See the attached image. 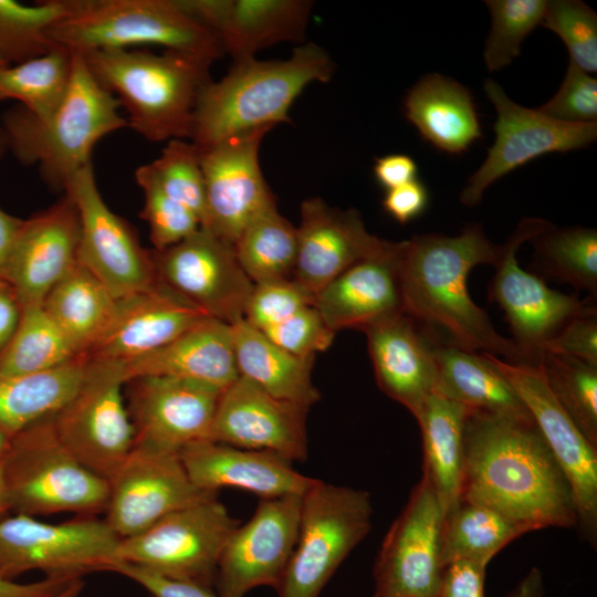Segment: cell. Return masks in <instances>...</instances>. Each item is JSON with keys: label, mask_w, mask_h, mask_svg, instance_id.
Wrapping results in <instances>:
<instances>
[{"label": "cell", "mask_w": 597, "mask_h": 597, "mask_svg": "<svg viewBox=\"0 0 597 597\" xmlns=\"http://www.w3.org/2000/svg\"><path fill=\"white\" fill-rule=\"evenodd\" d=\"M70 87L61 104L46 117L23 106L1 116L8 150L22 165H38L51 188L63 190L69 179L92 165L94 146L106 135L127 127L119 101L92 76L80 53L74 52Z\"/></svg>", "instance_id": "obj_5"}, {"label": "cell", "mask_w": 597, "mask_h": 597, "mask_svg": "<svg viewBox=\"0 0 597 597\" xmlns=\"http://www.w3.org/2000/svg\"><path fill=\"white\" fill-rule=\"evenodd\" d=\"M314 298L293 279L255 283L243 320L254 328L264 331L314 305Z\"/></svg>", "instance_id": "obj_48"}, {"label": "cell", "mask_w": 597, "mask_h": 597, "mask_svg": "<svg viewBox=\"0 0 597 597\" xmlns=\"http://www.w3.org/2000/svg\"><path fill=\"white\" fill-rule=\"evenodd\" d=\"M438 390L469 411L534 421L507 379L480 353L436 342Z\"/></svg>", "instance_id": "obj_32"}, {"label": "cell", "mask_w": 597, "mask_h": 597, "mask_svg": "<svg viewBox=\"0 0 597 597\" xmlns=\"http://www.w3.org/2000/svg\"><path fill=\"white\" fill-rule=\"evenodd\" d=\"M543 579L537 568H532L507 597H543Z\"/></svg>", "instance_id": "obj_59"}, {"label": "cell", "mask_w": 597, "mask_h": 597, "mask_svg": "<svg viewBox=\"0 0 597 597\" xmlns=\"http://www.w3.org/2000/svg\"><path fill=\"white\" fill-rule=\"evenodd\" d=\"M8 512H11L10 504L7 495L6 483L3 479L2 464L0 460V519L7 516Z\"/></svg>", "instance_id": "obj_60"}, {"label": "cell", "mask_w": 597, "mask_h": 597, "mask_svg": "<svg viewBox=\"0 0 597 597\" xmlns=\"http://www.w3.org/2000/svg\"><path fill=\"white\" fill-rule=\"evenodd\" d=\"M116 298L82 263L50 291L42 306L80 357L97 343L114 313Z\"/></svg>", "instance_id": "obj_35"}, {"label": "cell", "mask_w": 597, "mask_h": 597, "mask_svg": "<svg viewBox=\"0 0 597 597\" xmlns=\"http://www.w3.org/2000/svg\"><path fill=\"white\" fill-rule=\"evenodd\" d=\"M134 446L178 453L209 439L223 389L186 378L140 376L125 385Z\"/></svg>", "instance_id": "obj_20"}, {"label": "cell", "mask_w": 597, "mask_h": 597, "mask_svg": "<svg viewBox=\"0 0 597 597\" xmlns=\"http://www.w3.org/2000/svg\"><path fill=\"white\" fill-rule=\"evenodd\" d=\"M22 313V306L12 285L0 277V350L12 338Z\"/></svg>", "instance_id": "obj_57"}, {"label": "cell", "mask_w": 597, "mask_h": 597, "mask_svg": "<svg viewBox=\"0 0 597 597\" xmlns=\"http://www.w3.org/2000/svg\"><path fill=\"white\" fill-rule=\"evenodd\" d=\"M543 353L575 357L597 365V313L567 323L541 349Z\"/></svg>", "instance_id": "obj_51"}, {"label": "cell", "mask_w": 597, "mask_h": 597, "mask_svg": "<svg viewBox=\"0 0 597 597\" xmlns=\"http://www.w3.org/2000/svg\"><path fill=\"white\" fill-rule=\"evenodd\" d=\"M80 54L97 83L126 109L128 127L150 142L191 138L199 95L212 80V61L144 48Z\"/></svg>", "instance_id": "obj_3"}, {"label": "cell", "mask_w": 597, "mask_h": 597, "mask_svg": "<svg viewBox=\"0 0 597 597\" xmlns=\"http://www.w3.org/2000/svg\"><path fill=\"white\" fill-rule=\"evenodd\" d=\"M262 332L271 342L298 357H315L335 338L314 305L302 308L285 321Z\"/></svg>", "instance_id": "obj_50"}, {"label": "cell", "mask_w": 597, "mask_h": 597, "mask_svg": "<svg viewBox=\"0 0 597 597\" xmlns=\"http://www.w3.org/2000/svg\"><path fill=\"white\" fill-rule=\"evenodd\" d=\"M334 62L314 42L294 48L286 60L233 61L228 73L202 88L195 111L191 143L205 149L250 130L290 123L289 111L312 82H328Z\"/></svg>", "instance_id": "obj_4"}, {"label": "cell", "mask_w": 597, "mask_h": 597, "mask_svg": "<svg viewBox=\"0 0 597 597\" xmlns=\"http://www.w3.org/2000/svg\"><path fill=\"white\" fill-rule=\"evenodd\" d=\"M402 241L383 253L362 260L344 271L314 298L326 325L338 332L363 329L383 317L404 312L399 282Z\"/></svg>", "instance_id": "obj_29"}, {"label": "cell", "mask_w": 597, "mask_h": 597, "mask_svg": "<svg viewBox=\"0 0 597 597\" xmlns=\"http://www.w3.org/2000/svg\"><path fill=\"white\" fill-rule=\"evenodd\" d=\"M492 25L483 57L486 69L499 71L519 56L524 39L541 24L546 0H486Z\"/></svg>", "instance_id": "obj_45"}, {"label": "cell", "mask_w": 597, "mask_h": 597, "mask_svg": "<svg viewBox=\"0 0 597 597\" xmlns=\"http://www.w3.org/2000/svg\"><path fill=\"white\" fill-rule=\"evenodd\" d=\"M404 113L426 142L449 155L465 153L482 137L470 91L438 73L423 75L407 92Z\"/></svg>", "instance_id": "obj_31"}, {"label": "cell", "mask_w": 597, "mask_h": 597, "mask_svg": "<svg viewBox=\"0 0 597 597\" xmlns=\"http://www.w3.org/2000/svg\"><path fill=\"white\" fill-rule=\"evenodd\" d=\"M237 259L255 284L292 279L297 251L294 227L276 209V203L256 214L233 243Z\"/></svg>", "instance_id": "obj_38"}, {"label": "cell", "mask_w": 597, "mask_h": 597, "mask_svg": "<svg viewBox=\"0 0 597 597\" xmlns=\"http://www.w3.org/2000/svg\"><path fill=\"white\" fill-rule=\"evenodd\" d=\"M122 364L126 383L140 376H168L224 389L239 377L232 325L213 317L201 320L167 345Z\"/></svg>", "instance_id": "obj_30"}, {"label": "cell", "mask_w": 597, "mask_h": 597, "mask_svg": "<svg viewBox=\"0 0 597 597\" xmlns=\"http://www.w3.org/2000/svg\"><path fill=\"white\" fill-rule=\"evenodd\" d=\"M11 439L12 437L8 434L3 429L0 428V460L7 453L11 443Z\"/></svg>", "instance_id": "obj_61"}, {"label": "cell", "mask_w": 597, "mask_h": 597, "mask_svg": "<svg viewBox=\"0 0 597 597\" xmlns=\"http://www.w3.org/2000/svg\"><path fill=\"white\" fill-rule=\"evenodd\" d=\"M468 412L461 404L436 392L416 418L422 437V476L436 493L443 515L461 499Z\"/></svg>", "instance_id": "obj_33"}, {"label": "cell", "mask_w": 597, "mask_h": 597, "mask_svg": "<svg viewBox=\"0 0 597 597\" xmlns=\"http://www.w3.org/2000/svg\"><path fill=\"white\" fill-rule=\"evenodd\" d=\"M541 366L556 400L597 449V365L570 356L543 353Z\"/></svg>", "instance_id": "obj_43"}, {"label": "cell", "mask_w": 597, "mask_h": 597, "mask_svg": "<svg viewBox=\"0 0 597 597\" xmlns=\"http://www.w3.org/2000/svg\"><path fill=\"white\" fill-rule=\"evenodd\" d=\"M108 572L132 579L148 590L151 597H220L212 588L191 582L168 578L123 562H113Z\"/></svg>", "instance_id": "obj_52"}, {"label": "cell", "mask_w": 597, "mask_h": 597, "mask_svg": "<svg viewBox=\"0 0 597 597\" xmlns=\"http://www.w3.org/2000/svg\"><path fill=\"white\" fill-rule=\"evenodd\" d=\"M486 567L468 561L446 564L436 597H485Z\"/></svg>", "instance_id": "obj_53"}, {"label": "cell", "mask_w": 597, "mask_h": 597, "mask_svg": "<svg viewBox=\"0 0 597 597\" xmlns=\"http://www.w3.org/2000/svg\"><path fill=\"white\" fill-rule=\"evenodd\" d=\"M23 219L13 217L0 208V277H3L7 261Z\"/></svg>", "instance_id": "obj_58"}, {"label": "cell", "mask_w": 597, "mask_h": 597, "mask_svg": "<svg viewBox=\"0 0 597 597\" xmlns=\"http://www.w3.org/2000/svg\"><path fill=\"white\" fill-rule=\"evenodd\" d=\"M233 348L239 376L275 398L306 409L321 394L312 380L315 357H298L271 342L244 320L232 324Z\"/></svg>", "instance_id": "obj_34"}, {"label": "cell", "mask_w": 597, "mask_h": 597, "mask_svg": "<svg viewBox=\"0 0 597 597\" xmlns=\"http://www.w3.org/2000/svg\"><path fill=\"white\" fill-rule=\"evenodd\" d=\"M483 355L511 384L566 475L584 540L597 541V449L583 436L552 394L538 364L510 363Z\"/></svg>", "instance_id": "obj_13"}, {"label": "cell", "mask_w": 597, "mask_h": 597, "mask_svg": "<svg viewBox=\"0 0 597 597\" xmlns=\"http://www.w3.org/2000/svg\"><path fill=\"white\" fill-rule=\"evenodd\" d=\"M144 167L164 193L188 208L198 218L200 227L207 228L205 178L195 144L171 139L160 156Z\"/></svg>", "instance_id": "obj_44"}, {"label": "cell", "mask_w": 597, "mask_h": 597, "mask_svg": "<svg viewBox=\"0 0 597 597\" xmlns=\"http://www.w3.org/2000/svg\"><path fill=\"white\" fill-rule=\"evenodd\" d=\"M461 499L532 531L578 523L570 484L534 421L468 412Z\"/></svg>", "instance_id": "obj_1"}, {"label": "cell", "mask_w": 597, "mask_h": 597, "mask_svg": "<svg viewBox=\"0 0 597 597\" xmlns=\"http://www.w3.org/2000/svg\"><path fill=\"white\" fill-rule=\"evenodd\" d=\"M429 202L427 187L418 179L387 190L384 210L397 222L406 224L421 216Z\"/></svg>", "instance_id": "obj_54"}, {"label": "cell", "mask_w": 597, "mask_h": 597, "mask_svg": "<svg viewBox=\"0 0 597 597\" xmlns=\"http://www.w3.org/2000/svg\"><path fill=\"white\" fill-rule=\"evenodd\" d=\"M125 385L121 362H90L75 394L51 416L55 433L65 448L106 480L134 446Z\"/></svg>", "instance_id": "obj_12"}, {"label": "cell", "mask_w": 597, "mask_h": 597, "mask_svg": "<svg viewBox=\"0 0 597 597\" xmlns=\"http://www.w3.org/2000/svg\"><path fill=\"white\" fill-rule=\"evenodd\" d=\"M82 0H45L24 4L0 0V55L9 63H21L57 46L49 30L75 12Z\"/></svg>", "instance_id": "obj_42"}, {"label": "cell", "mask_w": 597, "mask_h": 597, "mask_svg": "<svg viewBox=\"0 0 597 597\" xmlns=\"http://www.w3.org/2000/svg\"><path fill=\"white\" fill-rule=\"evenodd\" d=\"M271 129L250 130L198 149L206 186V229L232 245L256 214L276 203L259 164L261 142Z\"/></svg>", "instance_id": "obj_21"}, {"label": "cell", "mask_w": 597, "mask_h": 597, "mask_svg": "<svg viewBox=\"0 0 597 597\" xmlns=\"http://www.w3.org/2000/svg\"><path fill=\"white\" fill-rule=\"evenodd\" d=\"M533 244V268L597 296V231L580 226L549 224L530 240Z\"/></svg>", "instance_id": "obj_40"}, {"label": "cell", "mask_w": 597, "mask_h": 597, "mask_svg": "<svg viewBox=\"0 0 597 597\" xmlns=\"http://www.w3.org/2000/svg\"><path fill=\"white\" fill-rule=\"evenodd\" d=\"M10 510L30 516L105 512L108 482L61 442L51 416L15 433L1 459Z\"/></svg>", "instance_id": "obj_7"}, {"label": "cell", "mask_w": 597, "mask_h": 597, "mask_svg": "<svg viewBox=\"0 0 597 597\" xmlns=\"http://www.w3.org/2000/svg\"><path fill=\"white\" fill-rule=\"evenodd\" d=\"M49 38L76 53L157 45L212 62L224 54L213 33L178 0H82Z\"/></svg>", "instance_id": "obj_6"}, {"label": "cell", "mask_w": 597, "mask_h": 597, "mask_svg": "<svg viewBox=\"0 0 597 597\" xmlns=\"http://www.w3.org/2000/svg\"><path fill=\"white\" fill-rule=\"evenodd\" d=\"M308 410L275 398L239 376L221 392L209 440L275 452L291 462L304 461Z\"/></svg>", "instance_id": "obj_22"}, {"label": "cell", "mask_w": 597, "mask_h": 597, "mask_svg": "<svg viewBox=\"0 0 597 597\" xmlns=\"http://www.w3.org/2000/svg\"><path fill=\"white\" fill-rule=\"evenodd\" d=\"M483 90L496 112L495 138L485 160L460 193L459 200L467 207L479 205L494 181L517 167L551 153L585 148L596 140L597 123L555 121L538 109L516 104L491 78L485 80Z\"/></svg>", "instance_id": "obj_15"}, {"label": "cell", "mask_w": 597, "mask_h": 597, "mask_svg": "<svg viewBox=\"0 0 597 597\" xmlns=\"http://www.w3.org/2000/svg\"><path fill=\"white\" fill-rule=\"evenodd\" d=\"M218 39L233 61L282 42H301L312 1L306 0H178Z\"/></svg>", "instance_id": "obj_26"}, {"label": "cell", "mask_w": 597, "mask_h": 597, "mask_svg": "<svg viewBox=\"0 0 597 597\" xmlns=\"http://www.w3.org/2000/svg\"><path fill=\"white\" fill-rule=\"evenodd\" d=\"M159 282L228 324L243 320L254 283L241 268L233 245L212 231L196 232L161 251H151Z\"/></svg>", "instance_id": "obj_16"}, {"label": "cell", "mask_w": 597, "mask_h": 597, "mask_svg": "<svg viewBox=\"0 0 597 597\" xmlns=\"http://www.w3.org/2000/svg\"><path fill=\"white\" fill-rule=\"evenodd\" d=\"M75 54L63 46L14 65L0 67V101L15 100L36 117H46L70 87Z\"/></svg>", "instance_id": "obj_39"}, {"label": "cell", "mask_w": 597, "mask_h": 597, "mask_svg": "<svg viewBox=\"0 0 597 597\" xmlns=\"http://www.w3.org/2000/svg\"><path fill=\"white\" fill-rule=\"evenodd\" d=\"M206 317L210 316L157 280L116 298L108 326L83 358L130 362L167 345Z\"/></svg>", "instance_id": "obj_25"}, {"label": "cell", "mask_w": 597, "mask_h": 597, "mask_svg": "<svg viewBox=\"0 0 597 597\" xmlns=\"http://www.w3.org/2000/svg\"><path fill=\"white\" fill-rule=\"evenodd\" d=\"M302 495L261 499L251 519L232 532L214 585L220 597H244L261 586L277 588L297 538Z\"/></svg>", "instance_id": "obj_19"}, {"label": "cell", "mask_w": 597, "mask_h": 597, "mask_svg": "<svg viewBox=\"0 0 597 597\" xmlns=\"http://www.w3.org/2000/svg\"><path fill=\"white\" fill-rule=\"evenodd\" d=\"M549 224L542 218H523L502 244L501 258L488 285V298L503 311L511 339L533 365L541 360L542 346L567 323L597 313L588 300L553 290L540 275L519 265V248Z\"/></svg>", "instance_id": "obj_11"}, {"label": "cell", "mask_w": 597, "mask_h": 597, "mask_svg": "<svg viewBox=\"0 0 597 597\" xmlns=\"http://www.w3.org/2000/svg\"><path fill=\"white\" fill-rule=\"evenodd\" d=\"M532 528L481 503L460 499L444 515L442 561H468L486 567L510 542Z\"/></svg>", "instance_id": "obj_37"}, {"label": "cell", "mask_w": 597, "mask_h": 597, "mask_svg": "<svg viewBox=\"0 0 597 597\" xmlns=\"http://www.w3.org/2000/svg\"><path fill=\"white\" fill-rule=\"evenodd\" d=\"M63 191L80 219L78 262L98 277L115 298L157 281L151 251L142 245L134 228L106 205L96 185L93 165L74 174Z\"/></svg>", "instance_id": "obj_14"}, {"label": "cell", "mask_w": 597, "mask_h": 597, "mask_svg": "<svg viewBox=\"0 0 597 597\" xmlns=\"http://www.w3.org/2000/svg\"><path fill=\"white\" fill-rule=\"evenodd\" d=\"M105 520L82 515L51 524L14 513L0 519V577L12 579L31 570L45 577L83 578L108 572L119 543Z\"/></svg>", "instance_id": "obj_10"}, {"label": "cell", "mask_w": 597, "mask_h": 597, "mask_svg": "<svg viewBox=\"0 0 597 597\" xmlns=\"http://www.w3.org/2000/svg\"><path fill=\"white\" fill-rule=\"evenodd\" d=\"M105 522L119 538L137 535L166 515L214 498L197 488L178 453L133 446L107 480Z\"/></svg>", "instance_id": "obj_17"}, {"label": "cell", "mask_w": 597, "mask_h": 597, "mask_svg": "<svg viewBox=\"0 0 597 597\" xmlns=\"http://www.w3.org/2000/svg\"><path fill=\"white\" fill-rule=\"evenodd\" d=\"M444 515L422 476L387 532L373 574L376 590L401 597H436L444 568Z\"/></svg>", "instance_id": "obj_18"}, {"label": "cell", "mask_w": 597, "mask_h": 597, "mask_svg": "<svg viewBox=\"0 0 597 597\" xmlns=\"http://www.w3.org/2000/svg\"><path fill=\"white\" fill-rule=\"evenodd\" d=\"M82 578L45 577L33 583H15L0 577V597H77Z\"/></svg>", "instance_id": "obj_55"}, {"label": "cell", "mask_w": 597, "mask_h": 597, "mask_svg": "<svg viewBox=\"0 0 597 597\" xmlns=\"http://www.w3.org/2000/svg\"><path fill=\"white\" fill-rule=\"evenodd\" d=\"M239 524L217 496L210 498L121 538L115 562L212 588L223 547Z\"/></svg>", "instance_id": "obj_9"}, {"label": "cell", "mask_w": 597, "mask_h": 597, "mask_svg": "<svg viewBox=\"0 0 597 597\" xmlns=\"http://www.w3.org/2000/svg\"><path fill=\"white\" fill-rule=\"evenodd\" d=\"M9 63L0 55V67L8 65Z\"/></svg>", "instance_id": "obj_64"}, {"label": "cell", "mask_w": 597, "mask_h": 597, "mask_svg": "<svg viewBox=\"0 0 597 597\" xmlns=\"http://www.w3.org/2000/svg\"><path fill=\"white\" fill-rule=\"evenodd\" d=\"M178 454L191 482L212 493L235 488L261 499L303 495L318 480L297 472L291 461L275 452L209 439L191 442Z\"/></svg>", "instance_id": "obj_28"}, {"label": "cell", "mask_w": 597, "mask_h": 597, "mask_svg": "<svg viewBox=\"0 0 597 597\" xmlns=\"http://www.w3.org/2000/svg\"><path fill=\"white\" fill-rule=\"evenodd\" d=\"M80 239L78 214L66 195L23 219L3 272L22 308L41 306L50 291L78 262Z\"/></svg>", "instance_id": "obj_23"}, {"label": "cell", "mask_w": 597, "mask_h": 597, "mask_svg": "<svg viewBox=\"0 0 597 597\" xmlns=\"http://www.w3.org/2000/svg\"><path fill=\"white\" fill-rule=\"evenodd\" d=\"M8 151V143L6 133L0 119V159L4 156V154Z\"/></svg>", "instance_id": "obj_62"}, {"label": "cell", "mask_w": 597, "mask_h": 597, "mask_svg": "<svg viewBox=\"0 0 597 597\" xmlns=\"http://www.w3.org/2000/svg\"><path fill=\"white\" fill-rule=\"evenodd\" d=\"M373 597H401V596L390 594V593H386V591H381V590H375V594H374Z\"/></svg>", "instance_id": "obj_63"}, {"label": "cell", "mask_w": 597, "mask_h": 597, "mask_svg": "<svg viewBox=\"0 0 597 597\" xmlns=\"http://www.w3.org/2000/svg\"><path fill=\"white\" fill-rule=\"evenodd\" d=\"M362 331L378 387L417 418L438 390L436 341L404 312L377 320Z\"/></svg>", "instance_id": "obj_27"}, {"label": "cell", "mask_w": 597, "mask_h": 597, "mask_svg": "<svg viewBox=\"0 0 597 597\" xmlns=\"http://www.w3.org/2000/svg\"><path fill=\"white\" fill-rule=\"evenodd\" d=\"M502 249L485 235L480 223L465 226L455 237L422 233L402 241V308L438 343L528 364L514 342L496 332L488 312L469 294L471 270L480 264L494 266Z\"/></svg>", "instance_id": "obj_2"}, {"label": "cell", "mask_w": 597, "mask_h": 597, "mask_svg": "<svg viewBox=\"0 0 597 597\" xmlns=\"http://www.w3.org/2000/svg\"><path fill=\"white\" fill-rule=\"evenodd\" d=\"M367 491L317 480L302 495L296 543L277 597H318L371 528Z\"/></svg>", "instance_id": "obj_8"}, {"label": "cell", "mask_w": 597, "mask_h": 597, "mask_svg": "<svg viewBox=\"0 0 597 597\" xmlns=\"http://www.w3.org/2000/svg\"><path fill=\"white\" fill-rule=\"evenodd\" d=\"M541 24L557 34L569 61L587 73L597 71V13L579 0L547 1Z\"/></svg>", "instance_id": "obj_46"}, {"label": "cell", "mask_w": 597, "mask_h": 597, "mask_svg": "<svg viewBox=\"0 0 597 597\" xmlns=\"http://www.w3.org/2000/svg\"><path fill=\"white\" fill-rule=\"evenodd\" d=\"M296 233L292 279L314 297L352 265L383 253L391 244L369 233L357 210L331 207L318 197L302 202Z\"/></svg>", "instance_id": "obj_24"}, {"label": "cell", "mask_w": 597, "mask_h": 597, "mask_svg": "<svg viewBox=\"0 0 597 597\" xmlns=\"http://www.w3.org/2000/svg\"><path fill=\"white\" fill-rule=\"evenodd\" d=\"M537 109L562 123H597L596 77L569 61L561 87L549 101Z\"/></svg>", "instance_id": "obj_49"}, {"label": "cell", "mask_w": 597, "mask_h": 597, "mask_svg": "<svg viewBox=\"0 0 597 597\" xmlns=\"http://www.w3.org/2000/svg\"><path fill=\"white\" fill-rule=\"evenodd\" d=\"M90 362L80 357L59 368L31 375L0 371V428L13 437L54 415L82 384Z\"/></svg>", "instance_id": "obj_36"}, {"label": "cell", "mask_w": 597, "mask_h": 597, "mask_svg": "<svg viewBox=\"0 0 597 597\" xmlns=\"http://www.w3.org/2000/svg\"><path fill=\"white\" fill-rule=\"evenodd\" d=\"M374 176L387 190L417 179L418 166L408 155L391 154L375 160Z\"/></svg>", "instance_id": "obj_56"}, {"label": "cell", "mask_w": 597, "mask_h": 597, "mask_svg": "<svg viewBox=\"0 0 597 597\" xmlns=\"http://www.w3.org/2000/svg\"><path fill=\"white\" fill-rule=\"evenodd\" d=\"M80 358L67 337L43 306L23 307L10 342L0 350V371L31 375L59 368Z\"/></svg>", "instance_id": "obj_41"}, {"label": "cell", "mask_w": 597, "mask_h": 597, "mask_svg": "<svg viewBox=\"0 0 597 597\" xmlns=\"http://www.w3.org/2000/svg\"><path fill=\"white\" fill-rule=\"evenodd\" d=\"M135 179L144 193L140 218L149 226L155 251L177 244L200 228L196 214L164 193L144 165L136 169Z\"/></svg>", "instance_id": "obj_47"}]
</instances>
